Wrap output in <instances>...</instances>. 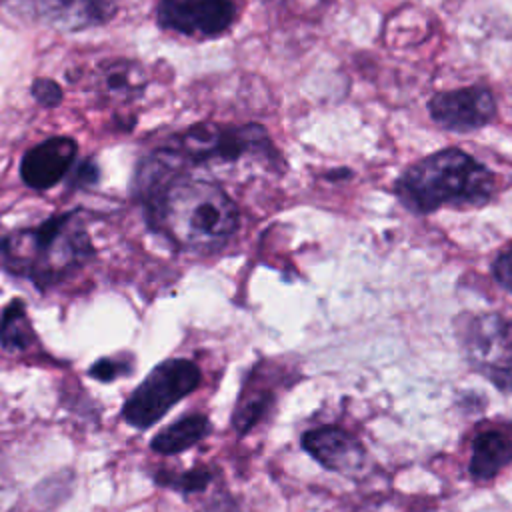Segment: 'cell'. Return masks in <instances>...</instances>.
<instances>
[{
  "mask_svg": "<svg viewBox=\"0 0 512 512\" xmlns=\"http://www.w3.org/2000/svg\"><path fill=\"white\" fill-rule=\"evenodd\" d=\"M398 202L426 216L440 208H480L496 196V176L462 148H442L410 166L394 180Z\"/></svg>",
  "mask_w": 512,
  "mask_h": 512,
  "instance_id": "6da1fadb",
  "label": "cell"
},
{
  "mask_svg": "<svg viewBox=\"0 0 512 512\" xmlns=\"http://www.w3.org/2000/svg\"><path fill=\"white\" fill-rule=\"evenodd\" d=\"M92 256V244L80 212H70L48 222L14 232L0 240V258L8 272L48 288Z\"/></svg>",
  "mask_w": 512,
  "mask_h": 512,
  "instance_id": "7a4b0ae2",
  "label": "cell"
},
{
  "mask_svg": "<svg viewBox=\"0 0 512 512\" xmlns=\"http://www.w3.org/2000/svg\"><path fill=\"white\" fill-rule=\"evenodd\" d=\"M160 226L182 246L214 250L238 226V208L216 184L202 180L170 182L152 200Z\"/></svg>",
  "mask_w": 512,
  "mask_h": 512,
  "instance_id": "3957f363",
  "label": "cell"
},
{
  "mask_svg": "<svg viewBox=\"0 0 512 512\" xmlns=\"http://www.w3.org/2000/svg\"><path fill=\"white\" fill-rule=\"evenodd\" d=\"M456 338L468 366L502 392H512V318L494 312L462 314Z\"/></svg>",
  "mask_w": 512,
  "mask_h": 512,
  "instance_id": "277c9868",
  "label": "cell"
},
{
  "mask_svg": "<svg viewBox=\"0 0 512 512\" xmlns=\"http://www.w3.org/2000/svg\"><path fill=\"white\" fill-rule=\"evenodd\" d=\"M200 380V368L188 358L160 362L124 402L122 420L138 430L150 428L174 404L192 394L200 386Z\"/></svg>",
  "mask_w": 512,
  "mask_h": 512,
  "instance_id": "5b68a950",
  "label": "cell"
},
{
  "mask_svg": "<svg viewBox=\"0 0 512 512\" xmlns=\"http://www.w3.org/2000/svg\"><path fill=\"white\" fill-rule=\"evenodd\" d=\"M430 118L452 132H474L496 118V98L490 88L472 84L436 92L428 100Z\"/></svg>",
  "mask_w": 512,
  "mask_h": 512,
  "instance_id": "8992f818",
  "label": "cell"
},
{
  "mask_svg": "<svg viewBox=\"0 0 512 512\" xmlns=\"http://www.w3.org/2000/svg\"><path fill=\"white\" fill-rule=\"evenodd\" d=\"M232 20V0H160L158 4V22L188 36L222 34Z\"/></svg>",
  "mask_w": 512,
  "mask_h": 512,
  "instance_id": "52a82bcc",
  "label": "cell"
},
{
  "mask_svg": "<svg viewBox=\"0 0 512 512\" xmlns=\"http://www.w3.org/2000/svg\"><path fill=\"white\" fill-rule=\"evenodd\" d=\"M266 144L260 128H218L196 126L182 138V148L196 160H236L254 146Z\"/></svg>",
  "mask_w": 512,
  "mask_h": 512,
  "instance_id": "ba28073f",
  "label": "cell"
},
{
  "mask_svg": "<svg viewBox=\"0 0 512 512\" xmlns=\"http://www.w3.org/2000/svg\"><path fill=\"white\" fill-rule=\"evenodd\" d=\"M302 448L326 470L352 474L364 464V448L356 436L340 426H318L306 430L300 438Z\"/></svg>",
  "mask_w": 512,
  "mask_h": 512,
  "instance_id": "9c48e42d",
  "label": "cell"
},
{
  "mask_svg": "<svg viewBox=\"0 0 512 512\" xmlns=\"http://www.w3.org/2000/svg\"><path fill=\"white\" fill-rule=\"evenodd\" d=\"M74 156L76 142L72 138H50L26 152L20 166L22 180L32 188H50L66 174Z\"/></svg>",
  "mask_w": 512,
  "mask_h": 512,
  "instance_id": "30bf717a",
  "label": "cell"
},
{
  "mask_svg": "<svg viewBox=\"0 0 512 512\" xmlns=\"http://www.w3.org/2000/svg\"><path fill=\"white\" fill-rule=\"evenodd\" d=\"M38 10L54 26L82 28L106 22L114 14L112 0H38Z\"/></svg>",
  "mask_w": 512,
  "mask_h": 512,
  "instance_id": "8fae6325",
  "label": "cell"
},
{
  "mask_svg": "<svg viewBox=\"0 0 512 512\" xmlns=\"http://www.w3.org/2000/svg\"><path fill=\"white\" fill-rule=\"evenodd\" d=\"M512 462V438L486 430L476 436L470 456V474L476 480H492Z\"/></svg>",
  "mask_w": 512,
  "mask_h": 512,
  "instance_id": "7c38bea8",
  "label": "cell"
},
{
  "mask_svg": "<svg viewBox=\"0 0 512 512\" xmlns=\"http://www.w3.org/2000/svg\"><path fill=\"white\" fill-rule=\"evenodd\" d=\"M210 432V420L204 414H188L170 426L162 428L152 440L150 448L158 454H180L198 442H202Z\"/></svg>",
  "mask_w": 512,
  "mask_h": 512,
  "instance_id": "4fadbf2b",
  "label": "cell"
},
{
  "mask_svg": "<svg viewBox=\"0 0 512 512\" xmlns=\"http://www.w3.org/2000/svg\"><path fill=\"white\" fill-rule=\"evenodd\" d=\"M36 342L32 322L20 300L10 302L0 318V344L8 352H24Z\"/></svg>",
  "mask_w": 512,
  "mask_h": 512,
  "instance_id": "5bb4252c",
  "label": "cell"
},
{
  "mask_svg": "<svg viewBox=\"0 0 512 512\" xmlns=\"http://www.w3.org/2000/svg\"><path fill=\"white\" fill-rule=\"evenodd\" d=\"M272 402H274V394L270 390H266V388L258 390L252 386V382H250V386L246 384L244 392L238 398L234 414H232V424H234L236 432L238 434L250 432L266 416Z\"/></svg>",
  "mask_w": 512,
  "mask_h": 512,
  "instance_id": "9a60e30c",
  "label": "cell"
},
{
  "mask_svg": "<svg viewBox=\"0 0 512 512\" xmlns=\"http://www.w3.org/2000/svg\"><path fill=\"white\" fill-rule=\"evenodd\" d=\"M144 72L138 64L116 62L104 70V90L116 98H134L142 92Z\"/></svg>",
  "mask_w": 512,
  "mask_h": 512,
  "instance_id": "2e32d148",
  "label": "cell"
},
{
  "mask_svg": "<svg viewBox=\"0 0 512 512\" xmlns=\"http://www.w3.org/2000/svg\"><path fill=\"white\" fill-rule=\"evenodd\" d=\"M214 478V472L206 466H194L184 472H168L160 470L154 474V482L158 486L176 490L180 494H194V492H204Z\"/></svg>",
  "mask_w": 512,
  "mask_h": 512,
  "instance_id": "e0dca14e",
  "label": "cell"
},
{
  "mask_svg": "<svg viewBox=\"0 0 512 512\" xmlns=\"http://www.w3.org/2000/svg\"><path fill=\"white\" fill-rule=\"evenodd\" d=\"M130 366L132 362L126 360L124 356H110V358H100L96 360L88 374L94 378V380H100V382H112L116 380L118 376H124V374H130Z\"/></svg>",
  "mask_w": 512,
  "mask_h": 512,
  "instance_id": "ac0fdd59",
  "label": "cell"
},
{
  "mask_svg": "<svg viewBox=\"0 0 512 512\" xmlns=\"http://www.w3.org/2000/svg\"><path fill=\"white\" fill-rule=\"evenodd\" d=\"M492 276L506 292L512 294V244L496 254L492 262Z\"/></svg>",
  "mask_w": 512,
  "mask_h": 512,
  "instance_id": "d6986e66",
  "label": "cell"
},
{
  "mask_svg": "<svg viewBox=\"0 0 512 512\" xmlns=\"http://www.w3.org/2000/svg\"><path fill=\"white\" fill-rule=\"evenodd\" d=\"M32 94H34V98H36L40 104H44V106H54V104H58L60 98H62V92H60L58 84L52 82V80H48V78L36 80L34 86H32Z\"/></svg>",
  "mask_w": 512,
  "mask_h": 512,
  "instance_id": "ffe728a7",
  "label": "cell"
}]
</instances>
